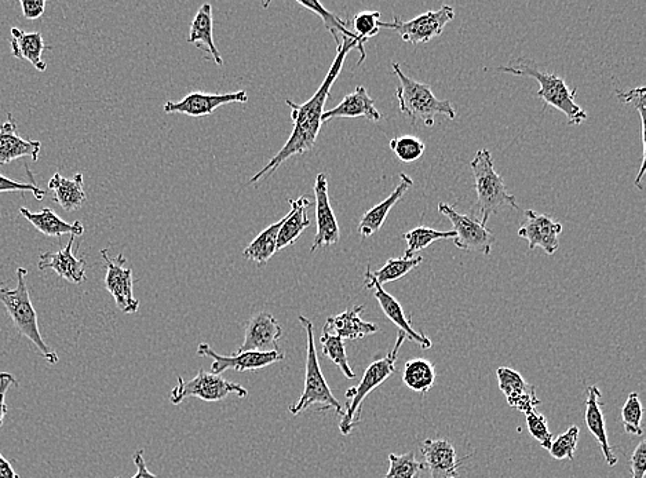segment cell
<instances>
[{
    "label": "cell",
    "mask_w": 646,
    "mask_h": 478,
    "mask_svg": "<svg viewBox=\"0 0 646 478\" xmlns=\"http://www.w3.org/2000/svg\"><path fill=\"white\" fill-rule=\"evenodd\" d=\"M354 49L359 50L361 56L357 65L363 64V61L366 60V50H364L363 43L349 38H342L341 45L337 46V57L332 62L330 71H328L326 79L321 83L315 96L301 105L286 100V104L291 108V119L294 122L293 134L290 135L286 145L280 149L275 158L270 160L264 169L248 181V185L257 184L262 178L270 177V175L276 173L277 169L286 160L293 158L295 155H304V153L315 147L317 135L320 133L321 124H323L321 116H323L324 107H326V102L330 98L332 86H334L335 80L341 74L343 62H345L350 51Z\"/></svg>",
    "instance_id": "cell-1"
},
{
    "label": "cell",
    "mask_w": 646,
    "mask_h": 478,
    "mask_svg": "<svg viewBox=\"0 0 646 478\" xmlns=\"http://www.w3.org/2000/svg\"><path fill=\"white\" fill-rule=\"evenodd\" d=\"M499 72H505L520 78H532L539 83L540 89L536 96L543 101V111L547 107H553L567 116L569 126H579L587 120L585 109L576 104V89H569L565 80L556 74L542 71L535 61L527 58H518L510 62L506 67L498 68Z\"/></svg>",
    "instance_id": "cell-2"
},
{
    "label": "cell",
    "mask_w": 646,
    "mask_h": 478,
    "mask_svg": "<svg viewBox=\"0 0 646 478\" xmlns=\"http://www.w3.org/2000/svg\"><path fill=\"white\" fill-rule=\"evenodd\" d=\"M470 169L473 171L477 192L473 211L480 218L481 224L487 226L489 218L503 209L518 210L516 197L506 191L505 181L502 175L496 173L494 160L488 149L477 152L476 158L470 162Z\"/></svg>",
    "instance_id": "cell-3"
},
{
    "label": "cell",
    "mask_w": 646,
    "mask_h": 478,
    "mask_svg": "<svg viewBox=\"0 0 646 478\" xmlns=\"http://www.w3.org/2000/svg\"><path fill=\"white\" fill-rule=\"evenodd\" d=\"M27 275V269L18 268L16 288L12 290V288L0 286V302L5 306L7 315L12 319L18 334L29 339L38 348L40 355L45 357L47 363L54 366L60 361V357L50 346L46 345L40 335L38 315L32 305L27 286Z\"/></svg>",
    "instance_id": "cell-4"
},
{
    "label": "cell",
    "mask_w": 646,
    "mask_h": 478,
    "mask_svg": "<svg viewBox=\"0 0 646 478\" xmlns=\"http://www.w3.org/2000/svg\"><path fill=\"white\" fill-rule=\"evenodd\" d=\"M392 68L400 80V86L396 91L400 111L412 123L422 122L426 127H433L437 115H443L450 120L456 119V109L451 101L439 100L434 96L432 86L408 78L397 62H393Z\"/></svg>",
    "instance_id": "cell-5"
},
{
    "label": "cell",
    "mask_w": 646,
    "mask_h": 478,
    "mask_svg": "<svg viewBox=\"0 0 646 478\" xmlns=\"http://www.w3.org/2000/svg\"><path fill=\"white\" fill-rule=\"evenodd\" d=\"M299 323L306 331V345H308V348H306L305 389L301 399L297 403L290 405L288 410H290L291 414L298 415L308 410L312 405L317 404L320 405L319 411L332 410L342 417V404L335 399L323 372H321L312 320L305 316H299Z\"/></svg>",
    "instance_id": "cell-6"
},
{
    "label": "cell",
    "mask_w": 646,
    "mask_h": 478,
    "mask_svg": "<svg viewBox=\"0 0 646 478\" xmlns=\"http://www.w3.org/2000/svg\"><path fill=\"white\" fill-rule=\"evenodd\" d=\"M405 339L407 338L400 331L392 352L388 356L383 357V359L375 360L374 363H371L370 367L364 372L359 385L350 388L346 392L348 403H346V410H343L342 421L339 423V430H341L343 436H348L359 425L361 407H363L364 400L367 399L368 394L374 392L378 386H381L393 374H396L397 359H399L400 348L404 344Z\"/></svg>",
    "instance_id": "cell-7"
},
{
    "label": "cell",
    "mask_w": 646,
    "mask_h": 478,
    "mask_svg": "<svg viewBox=\"0 0 646 478\" xmlns=\"http://www.w3.org/2000/svg\"><path fill=\"white\" fill-rule=\"evenodd\" d=\"M232 393L237 394L240 399L248 397V390L239 383L226 381L221 375H215L213 372L199 370L192 381L186 382L182 377L177 378V386L171 390L170 400L174 405H180L188 397L215 403L226 399Z\"/></svg>",
    "instance_id": "cell-8"
},
{
    "label": "cell",
    "mask_w": 646,
    "mask_h": 478,
    "mask_svg": "<svg viewBox=\"0 0 646 478\" xmlns=\"http://www.w3.org/2000/svg\"><path fill=\"white\" fill-rule=\"evenodd\" d=\"M454 18V7L443 6L439 10H429L410 21L400 20L399 17H394L392 23L381 21L379 28L393 29L405 43L419 45V43H429L433 38L443 34L444 28Z\"/></svg>",
    "instance_id": "cell-9"
},
{
    "label": "cell",
    "mask_w": 646,
    "mask_h": 478,
    "mask_svg": "<svg viewBox=\"0 0 646 478\" xmlns=\"http://www.w3.org/2000/svg\"><path fill=\"white\" fill-rule=\"evenodd\" d=\"M439 213L445 215L454 226V232L456 233L454 243L459 250L474 251V253L483 255L491 254L495 236L487 226L481 224L480 221L474 220L470 215L459 214L455 207L447 203L439 204Z\"/></svg>",
    "instance_id": "cell-10"
},
{
    "label": "cell",
    "mask_w": 646,
    "mask_h": 478,
    "mask_svg": "<svg viewBox=\"0 0 646 478\" xmlns=\"http://www.w3.org/2000/svg\"><path fill=\"white\" fill-rule=\"evenodd\" d=\"M197 355L213 359L211 372L215 375H221L222 372L229 370L237 372L261 370V368L272 366L277 361H283L284 357H286L280 349L269 350V352H243L237 353L235 356H221L207 344L197 346Z\"/></svg>",
    "instance_id": "cell-11"
},
{
    "label": "cell",
    "mask_w": 646,
    "mask_h": 478,
    "mask_svg": "<svg viewBox=\"0 0 646 478\" xmlns=\"http://www.w3.org/2000/svg\"><path fill=\"white\" fill-rule=\"evenodd\" d=\"M105 265H107V276H105V287L115 299L116 305L123 313H135L140 308V301L134 297L133 270L126 268V258L119 254L116 258H109L108 250L101 251Z\"/></svg>",
    "instance_id": "cell-12"
},
{
    "label": "cell",
    "mask_w": 646,
    "mask_h": 478,
    "mask_svg": "<svg viewBox=\"0 0 646 478\" xmlns=\"http://www.w3.org/2000/svg\"><path fill=\"white\" fill-rule=\"evenodd\" d=\"M248 94L244 90L228 94H208L202 91L188 94L181 101H167L164 104V112L182 113V115L192 116V118H203L217 111L222 105L228 104H246Z\"/></svg>",
    "instance_id": "cell-13"
},
{
    "label": "cell",
    "mask_w": 646,
    "mask_h": 478,
    "mask_svg": "<svg viewBox=\"0 0 646 478\" xmlns=\"http://www.w3.org/2000/svg\"><path fill=\"white\" fill-rule=\"evenodd\" d=\"M315 196L317 233L310 247V253H315L319 248L334 246L341 239L337 217L332 210L330 195H328L327 174H317Z\"/></svg>",
    "instance_id": "cell-14"
},
{
    "label": "cell",
    "mask_w": 646,
    "mask_h": 478,
    "mask_svg": "<svg viewBox=\"0 0 646 478\" xmlns=\"http://www.w3.org/2000/svg\"><path fill=\"white\" fill-rule=\"evenodd\" d=\"M366 288L372 290L374 293L375 299H377L379 306L385 313L386 317L393 324H396L400 328V331L403 332L405 338L410 339L411 342H415L416 345L421 346L422 349L432 348V341L430 338H427L422 332L415 331L414 327L411 326L410 317L405 316L403 306L400 305V302L397 301L393 295H390L388 291H385V288L381 286L375 280L374 275H372L371 269L367 268L366 272Z\"/></svg>",
    "instance_id": "cell-15"
},
{
    "label": "cell",
    "mask_w": 646,
    "mask_h": 478,
    "mask_svg": "<svg viewBox=\"0 0 646 478\" xmlns=\"http://www.w3.org/2000/svg\"><path fill=\"white\" fill-rule=\"evenodd\" d=\"M524 225L518 229V236L527 240L529 250L536 247L543 248L547 255L556 254L560 247V235L562 225L547 215L535 213L534 210H527L524 213Z\"/></svg>",
    "instance_id": "cell-16"
},
{
    "label": "cell",
    "mask_w": 646,
    "mask_h": 478,
    "mask_svg": "<svg viewBox=\"0 0 646 478\" xmlns=\"http://www.w3.org/2000/svg\"><path fill=\"white\" fill-rule=\"evenodd\" d=\"M283 328L279 321L268 312H259L247 321L244 342L239 352H269V348L279 349Z\"/></svg>",
    "instance_id": "cell-17"
},
{
    "label": "cell",
    "mask_w": 646,
    "mask_h": 478,
    "mask_svg": "<svg viewBox=\"0 0 646 478\" xmlns=\"http://www.w3.org/2000/svg\"><path fill=\"white\" fill-rule=\"evenodd\" d=\"M496 377H498L499 389L505 394L507 403L514 410L528 414L542 404L536 396L535 386L525 381L520 372L509 367H500L496 371Z\"/></svg>",
    "instance_id": "cell-18"
},
{
    "label": "cell",
    "mask_w": 646,
    "mask_h": 478,
    "mask_svg": "<svg viewBox=\"0 0 646 478\" xmlns=\"http://www.w3.org/2000/svg\"><path fill=\"white\" fill-rule=\"evenodd\" d=\"M421 452L430 478H461V459L450 441L426 439L421 445Z\"/></svg>",
    "instance_id": "cell-19"
},
{
    "label": "cell",
    "mask_w": 646,
    "mask_h": 478,
    "mask_svg": "<svg viewBox=\"0 0 646 478\" xmlns=\"http://www.w3.org/2000/svg\"><path fill=\"white\" fill-rule=\"evenodd\" d=\"M42 142L25 140L18 135L17 122L12 113L0 124V164H9L21 158L38 162Z\"/></svg>",
    "instance_id": "cell-20"
},
{
    "label": "cell",
    "mask_w": 646,
    "mask_h": 478,
    "mask_svg": "<svg viewBox=\"0 0 646 478\" xmlns=\"http://www.w3.org/2000/svg\"><path fill=\"white\" fill-rule=\"evenodd\" d=\"M75 236H71L67 247L57 253L40 254L39 270H54L58 276L72 284H82L86 280V261L76 258L74 251Z\"/></svg>",
    "instance_id": "cell-21"
},
{
    "label": "cell",
    "mask_w": 646,
    "mask_h": 478,
    "mask_svg": "<svg viewBox=\"0 0 646 478\" xmlns=\"http://www.w3.org/2000/svg\"><path fill=\"white\" fill-rule=\"evenodd\" d=\"M363 310V305L353 306L352 309L345 310L341 315L328 317L323 332L335 335L343 341H357V339L366 338L368 335L377 334L379 331L377 324L361 319Z\"/></svg>",
    "instance_id": "cell-22"
},
{
    "label": "cell",
    "mask_w": 646,
    "mask_h": 478,
    "mask_svg": "<svg viewBox=\"0 0 646 478\" xmlns=\"http://www.w3.org/2000/svg\"><path fill=\"white\" fill-rule=\"evenodd\" d=\"M366 118L377 123L382 119L381 112L375 108V102L368 94L366 87L359 86L353 93L348 94L338 107L324 111L321 122H331L332 119Z\"/></svg>",
    "instance_id": "cell-23"
},
{
    "label": "cell",
    "mask_w": 646,
    "mask_h": 478,
    "mask_svg": "<svg viewBox=\"0 0 646 478\" xmlns=\"http://www.w3.org/2000/svg\"><path fill=\"white\" fill-rule=\"evenodd\" d=\"M601 397V390L598 386L593 385L587 388L585 421L587 429L596 437L598 444H600L605 461H607L609 466L613 467L618 465V456L615 455L611 444H609L604 412H602Z\"/></svg>",
    "instance_id": "cell-24"
},
{
    "label": "cell",
    "mask_w": 646,
    "mask_h": 478,
    "mask_svg": "<svg viewBox=\"0 0 646 478\" xmlns=\"http://www.w3.org/2000/svg\"><path fill=\"white\" fill-rule=\"evenodd\" d=\"M414 185V181L411 180V177H408L407 174H400V184L396 186V189L388 199L383 200L382 203L377 204V206L372 207L371 210H368L366 214L363 215L359 224V232L363 237H370L375 235V233L381 231L382 226L385 225L386 218L390 213V210H393V207L403 199L405 193L410 191Z\"/></svg>",
    "instance_id": "cell-25"
},
{
    "label": "cell",
    "mask_w": 646,
    "mask_h": 478,
    "mask_svg": "<svg viewBox=\"0 0 646 478\" xmlns=\"http://www.w3.org/2000/svg\"><path fill=\"white\" fill-rule=\"evenodd\" d=\"M188 42L196 45L199 49L207 51L218 67L224 65V58H222L214 43L213 7H211L210 3H206V5L197 10L191 29H189Z\"/></svg>",
    "instance_id": "cell-26"
},
{
    "label": "cell",
    "mask_w": 646,
    "mask_h": 478,
    "mask_svg": "<svg viewBox=\"0 0 646 478\" xmlns=\"http://www.w3.org/2000/svg\"><path fill=\"white\" fill-rule=\"evenodd\" d=\"M290 213L284 217L283 226H281L279 237H277V251L283 250L288 246H293L298 237L305 232L310 225L308 209L312 206L308 197H299L297 200H290Z\"/></svg>",
    "instance_id": "cell-27"
},
{
    "label": "cell",
    "mask_w": 646,
    "mask_h": 478,
    "mask_svg": "<svg viewBox=\"0 0 646 478\" xmlns=\"http://www.w3.org/2000/svg\"><path fill=\"white\" fill-rule=\"evenodd\" d=\"M20 214L45 236L60 239L64 235L76 237L85 233V226H83L82 222L76 221L74 224H68L51 209H43L40 213H31L25 207H21Z\"/></svg>",
    "instance_id": "cell-28"
},
{
    "label": "cell",
    "mask_w": 646,
    "mask_h": 478,
    "mask_svg": "<svg viewBox=\"0 0 646 478\" xmlns=\"http://www.w3.org/2000/svg\"><path fill=\"white\" fill-rule=\"evenodd\" d=\"M10 46H12L13 56L18 60L31 62L40 72L46 71L47 65L43 61V51L46 50V46L40 32H25L23 29L12 28Z\"/></svg>",
    "instance_id": "cell-29"
},
{
    "label": "cell",
    "mask_w": 646,
    "mask_h": 478,
    "mask_svg": "<svg viewBox=\"0 0 646 478\" xmlns=\"http://www.w3.org/2000/svg\"><path fill=\"white\" fill-rule=\"evenodd\" d=\"M49 189L54 193V202L60 204L65 211L79 210L86 202L82 174H76L74 180H67L56 173L49 181Z\"/></svg>",
    "instance_id": "cell-30"
},
{
    "label": "cell",
    "mask_w": 646,
    "mask_h": 478,
    "mask_svg": "<svg viewBox=\"0 0 646 478\" xmlns=\"http://www.w3.org/2000/svg\"><path fill=\"white\" fill-rule=\"evenodd\" d=\"M283 222L284 218H281L280 221L275 222V224L268 226V228L259 233L250 243V246L244 250V258L255 262L259 266L268 264L269 259L276 254L277 237H279Z\"/></svg>",
    "instance_id": "cell-31"
},
{
    "label": "cell",
    "mask_w": 646,
    "mask_h": 478,
    "mask_svg": "<svg viewBox=\"0 0 646 478\" xmlns=\"http://www.w3.org/2000/svg\"><path fill=\"white\" fill-rule=\"evenodd\" d=\"M403 382L412 392L426 394L436 382V368L432 361L412 359L405 363Z\"/></svg>",
    "instance_id": "cell-32"
},
{
    "label": "cell",
    "mask_w": 646,
    "mask_h": 478,
    "mask_svg": "<svg viewBox=\"0 0 646 478\" xmlns=\"http://www.w3.org/2000/svg\"><path fill=\"white\" fill-rule=\"evenodd\" d=\"M298 3L299 5L306 7V9L310 10V12L317 14V16H319L321 20H323L324 25H326L327 31L330 32L332 36H334V40L335 42H337V46L341 45V39H339V35H341L342 38L357 40V42L366 45V42H364V40L357 38V36L354 35L352 31H350V29L348 28V23H345L342 18L335 16V14L328 12L326 7L321 5L320 2H317V0H298Z\"/></svg>",
    "instance_id": "cell-33"
},
{
    "label": "cell",
    "mask_w": 646,
    "mask_h": 478,
    "mask_svg": "<svg viewBox=\"0 0 646 478\" xmlns=\"http://www.w3.org/2000/svg\"><path fill=\"white\" fill-rule=\"evenodd\" d=\"M404 240L408 244L407 251H405L404 258H414L419 251L425 250V248L432 246L434 242H439V240H454L456 233L451 232H439L434 231L432 228H427V226H418V228L412 229V231L404 233Z\"/></svg>",
    "instance_id": "cell-34"
},
{
    "label": "cell",
    "mask_w": 646,
    "mask_h": 478,
    "mask_svg": "<svg viewBox=\"0 0 646 478\" xmlns=\"http://www.w3.org/2000/svg\"><path fill=\"white\" fill-rule=\"evenodd\" d=\"M618 98L620 102H623V104H629L633 105L635 109H637L638 113H640V119H641V138H642V162H641V169L640 173H638V177L635 178V188L638 189H644V185H642V178H644L645 174V160H646V140H645V87H637V89H631L630 91H627V93H624V91H618Z\"/></svg>",
    "instance_id": "cell-35"
},
{
    "label": "cell",
    "mask_w": 646,
    "mask_h": 478,
    "mask_svg": "<svg viewBox=\"0 0 646 478\" xmlns=\"http://www.w3.org/2000/svg\"><path fill=\"white\" fill-rule=\"evenodd\" d=\"M422 262V257H414L410 259L404 257L392 258L389 259V261L386 262V264L383 265L381 269L372 272V275H374L375 280H377V282L383 287L385 286V284L403 279L404 276H407L412 269H415L416 266L421 265Z\"/></svg>",
    "instance_id": "cell-36"
},
{
    "label": "cell",
    "mask_w": 646,
    "mask_h": 478,
    "mask_svg": "<svg viewBox=\"0 0 646 478\" xmlns=\"http://www.w3.org/2000/svg\"><path fill=\"white\" fill-rule=\"evenodd\" d=\"M321 349H323V355L328 357L339 367V370L342 371V374L345 375L348 379L356 378L352 368L349 366L348 355H346L345 341L335 335L327 334L323 332L320 338Z\"/></svg>",
    "instance_id": "cell-37"
},
{
    "label": "cell",
    "mask_w": 646,
    "mask_h": 478,
    "mask_svg": "<svg viewBox=\"0 0 646 478\" xmlns=\"http://www.w3.org/2000/svg\"><path fill=\"white\" fill-rule=\"evenodd\" d=\"M389 472L385 478H421L423 470L426 469L423 463L416 461L414 452L408 454L389 455Z\"/></svg>",
    "instance_id": "cell-38"
},
{
    "label": "cell",
    "mask_w": 646,
    "mask_h": 478,
    "mask_svg": "<svg viewBox=\"0 0 646 478\" xmlns=\"http://www.w3.org/2000/svg\"><path fill=\"white\" fill-rule=\"evenodd\" d=\"M642 417H644V408L640 401L638 393H630L626 403L622 408V421L624 430L631 436H642Z\"/></svg>",
    "instance_id": "cell-39"
},
{
    "label": "cell",
    "mask_w": 646,
    "mask_h": 478,
    "mask_svg": "<svg viewBox=\"0 0 646 478\" xmlns=\"http://www.w3.org/2000/svg\"><path fill=\"white\" fill-rule=\"evenodd\" d=\"M390 149L401 162L412 163L422 158L426 145L419 138L412 137V135H403V137L393 138L390 141Z\"/></svg>",
    "instance_id": "cell-40"
},
{
    "label": "cell",
    "mask_w": 646,
    "mask_h": 478,
    "mask_svg": "<svg viewBox=\"0 0 646 478\" xmlns=\"http://www.w3.org/2000/svg\"><path fill=\"white\" fill-rule=\"evenodd\" d=\"M579 428L571 426L567 432L562 433L556 440L551 441L549 448L550 455L556 461H573L575 459L576 448H578Z\"/></svg>",
    "instance_id": "cell-41"
},
{
    "label": "cell",
    "mask_w": 646,
    "mask_h": 478,
    "mask_svg": "<svg viewBox=\"0 0 646 478\" xmlns=\"http://www.w3.org/2000/svg\"><path fill=\"white\" fill-rule=\"evenodd\" d=\"M379 23H381V12H361L356 14L352 21L354 32H356L354 35L367 43L368 40L377 36L381 31Z\"/></svg>",
    "instance_id": "cell-42"
},
{
    "label": "cell",
    "mask_w": 646,
    "mask_h": 478,
    "mask_svg": "<svg viewBox=\"0 0 646 478\" xmlns=\"http://www.w3.org/2000/svg\"><path fill=\"white\" fill-rule=\"evenodd\" d=\"M527 418L528 432L535 440H538L545 450L549 451L553 434H551L545 415L539 414L538 411H531L525 414Z\"/></svg>",
    "instance_id": "cell-43"
},
{
    "label": "cell",
    "mask_w": 646,
    "mask_h": 478,
    "mask_svg": "<svg viewBox=\"0 0 646 478\" xmlns=\"http://www.w3.org/2000/svg\"><path fill=\"white\" fill-rule=\"evenodd\" d=\"M5 192H32L39 202L45 199L47 195V192L40 189L38 185L13 181L5 177V175L0 174V193Z\"/></svg>",
    "instance_id": "cell-44"
},
{
    "label": "cell",
    "mask_w": 646,
    "mask_h": 478,
    "mask_svg": "<svg viewBox=\"0 0 646 478\" xmlns=\"http://www.w3.org/2000/svg\"><path fill=\"white\" fill-rule=\"evenodd\" d=\"M631 478H644L646 472V441L635 447L630 459Z\"/></svg>",
    "instance_id": "cell-45"
},
{
    "label": "cell",
    "mask_w": 646,
    "mask_h": 478,
    "mask_svg": "<svg viewBox=\"0 0 646 478\" xmlns=\"http://www.w3.org/2000/svg\"><path fill=\"white\" fill-rule=\"evenodd\" d=\"M17 379L9 372H0V428L3 426L7 415L6 394L9 392L10 386H18Z\"/></svg>",
    "instance_id": "cell-46"
},
{
    "label": "cell",
    "mask_w": 646,
    "mask_h": 478,
    "mask_svg": "<svg viewBox=\"0 0 646 478\" xmlns=\"http://www.w3.org/2000/svg\"><path fill=\"white\" fill-rule=\"evenodd\" d=\"M20 5L27 20H38L46 9L45 0H21Z\"/></svg>",
    "instance_id": "cell-47"
},
{
    "label": "cell",
    "mask_w": 646,
    "mask_h": 478,
    "mask_svg": "<svg viewBox=\"0 0 646 478\" xmlns=\"http://www.w3.org/2000/svg\"><path fill=\"white\" fill-rule=\"evenodd\" d=\"M133 459L135 466H137V474L133 478H159L156 474L149 472L147 462H145L144 458V450L135 451Z\"/></svg>",
    "instance_id": "cell-48"
},
{
    "label": "cell",
    "mask_w": 646,
    "mask_h": 478,
    "mask_svg": "<svg viewBox=\"0 0 646 478\" xmlns=\"http://www.w3.org/2000/svg\"><path fill=\"white\" fill-rule=\"evenodd\" d=\"M0 478H20L13 469L12 463L7 461L2 452H0Z\"/></svg>",
    "instance_id": "cell-49"
}]
</instances>
